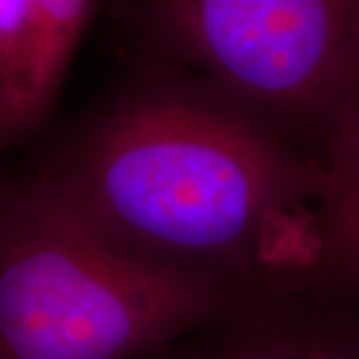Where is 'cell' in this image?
Listing matches in <instances>:
<instances>
[{
  "label": "cell",
  "mask_w": 359,
  "mask_h": 359,
  "mask_svg": "<svg viewBox=\"0 0 359 359\" xmlns=\"http://www.w3.org/2000/svg\"><path fill=\"white\" fill-rule=\"evenodd\" d=\"M316 238L313 276L359 283V118L337 132L321 160Z\"/></svg>",
  "instance_id": "5b68a950"
},
{
  "label": "cell",
  "mask_w": 359,
  "mask_h": 359,
  "mask_svg": "<svg viewBox=\"0 0 359 359\" xmlns=\"http://www.w3.org/2000/svg\"><path fill=\"white\" fill-rule=\"evenodd\" d=\"M36 26L32 0H0V146L40 126L34 110Z\"/></svg>",
  "instance_id": "8992f818"
},
{
  "label": "cell",
  "mask_w": 359,
  "mask_h": 359,
  "mask_svg": "<svg viewBox=\"0 0 359 359\" xmlns=\"http://www.w3.org/2000/svg\"><path fill=\"white\" fill-rule=\"evenodd\" d=\"M353 36H355V54H358V70H359V0L353 2Z\"/></svg>",
  "instance_id": "ba28073f"
},
{
  "label": "cell",
  "mask_w": 359,
  "mask_h": 359,
  "mask_svg": "<svg viewBox=\"0 0 359 359\" xmlns=\"http://www.w3.org/2000/svg\"><path fill=\"white\" fill-rule=\"evenodd\" d=\"M233 297L116 245L34 174L0 180V359H142Z\"/></svg>",
  "instance_id": "7a4b0ae2"
},
{
  "label": "cell",
  "mask_w": 359,
  "mask_h": 359,
  "mask_svg": "<svg viewBox=\"0 0 359 359\" xmlns=\"http://www.w3.org/2000/svg\"><path fill=\"white\" fill-rule=\"evenodd\" d=\"M32 174L116 245L233 295L318 266L320 160L156 60L142 58Z\"/></svg>",
  "instance_id": "6da1fadb"
},
{
  "label": "cell",
  "mask_w": 359,
  "mask_h": 359,
  "mask_svg": "<svg viewBox=\"0 0 359 359\" xmlns=\"http://www.w3.org/2000/svg\"><path fill=\"white\" fill-rule=\"evenodd\" d=\"M98 0H32L36 26L34 110L40 124L50 114L72 58L94 18Z\"/></svg>",
  "instance_id": "52a82bcc"
},
{
  "label": "cell",
  "mask_w": 359,
  "mask_h": 359,
  "mask_svg": "<svg viewBox=\"0 0 359 359\" xmlns=\"http://www.w3.org/2000/svg\"><path fill=\"white\" fill-rule=\"evenodd\" d=\"M355 0H132L142 58L219 92L323 160L359 118Z\"/></svg>",
  "instance_id": "3957f363"
},
{
  "label": "cell",
  "mask_w": 359,
  "mask_h": 359,
  "mask_svg": "<svg viewBox=\"0 0 359 359\" xmlns=\"http://www.w3.org/2000/svg\"><path fill=\"white\" fill-rule=\"evenodd\" d=\"M142 359H359V283L297 276L262 285Z\"/></svg>",
  "instance_id": "277c9868"
}]
</instances>
